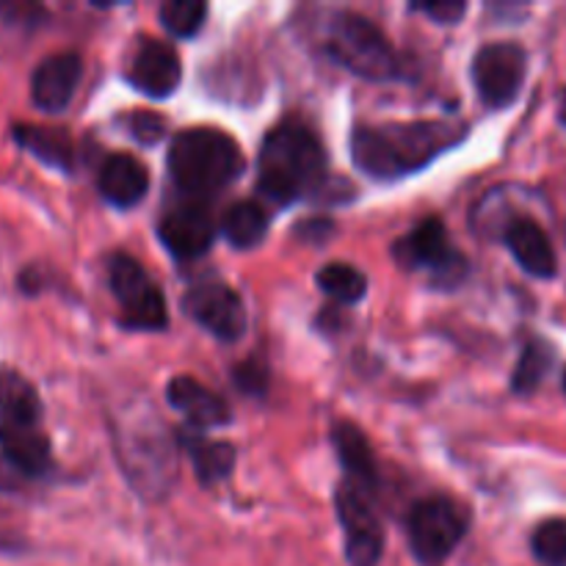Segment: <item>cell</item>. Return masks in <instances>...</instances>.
I'll list each match as a JSON object with an SVG mask.
<instances>
[{
	"label": "cell",
	"mask_w": 566,
	"mask_h": 566,
	"mask_svg": "<svg viewBox=\"0 0 566 566\" xmlns=\"http://www.w3.org/2000/svg\"><path fill=\"white\" fill-rule=\"evenodd\" d=\"M464 138V127L453 122H387V125H357L352 133L354 164L370 177L396 180L426 169Z\"/></svg>",
	"instance_id": "cell-1"
},
{
	"label": "cell",
	"mask_w": 566,
	"mask_h": 566,
	"mask_svg": "<svg viewBox=\"0 0 566 566\" xmlns=\"http://www.w3.org/2000/svg\"><path fill=\"white\" fill-rule=\"evenodd\" d=\"M326 177V149L302 119H285L265 136L258 160V188L276 205L315 191Z\"/></svg>",
	"instance_id": "cell-2"
},
{
	"label": "cell",
	"mask_w": 566,
	"mask_h": 566,
	"mask_svg": "<svg viewBox=\"0 0 566 566\" xmlns=\"http://www.w3.org/2000/svg\"><path fill=\"white\" fill-rule=\"evenodd\" d=\"M243 171V149L219 127H188L169 147V175L182 193L205 199Z\"/></svg>",
	"instance_id": "cell-3"
},
{
	"label": "cell",
	"mask_w": 566,
	"mask_h": 566,
	"mask_svg": "<svg viewBox=\"0 0 566 566\" xmlns=\"http://www.w3.org/2000/svg\"><path fill=\"white\" fill-rule=\"evenodd\" d=\"M324 50L332 61L365 81H392L401 75V61L390 39L357 11L329 14L324 25Z\"/></svg>",
	"instance_id": "cell-4"
},
{
	"label": "cell",
	"mask_w": 566,
	"mask_h": 566,
	"mask_svg": "<svg viewBox=\"0 0 566 566\" xmlns=\"http://www.w3.org/2000/svg\"><path fill=\"white\" fill-rule=\"evenodd\" d=\"M468 509L453 497L431 495L412 509L407 520L409 547L423 566H446L468 534Z\"/></svg>",
	"instance_id": "cell-5"
},
{
	"label": "cell",
	"mask_w": 566,
	"mask_h": 566,
	"mask_svg": "<svg viewBox=\"0 0 566 566\" xmlns=\"http://www.w3.org/2000/svg\"><path fill=\"white\" fill-rule=\"evenodd\" d=\"M108 282L114 298L119 302L122 324L147 332L164 329L169 324L164 293L149 280V274L136 258L116 252L108 260Z\"/></svg>",
	"instance_id": "cell-6"
},
{
	"label": "cell",
	"mask_w": 566,
	"mask_h": 566,
	"mask_svg": "<svg viewBox=\"0 0 566 566\" xmlns=\"http://www.w3.org/2000/svg\"><path fill=\"white\" fill-rule=\"evenodd\" d=\"M392 254L403 269L426 271L431 274V280L442 282V285H453L468 271V260L453 247L448 227L440 219H426L423 224L407 232L401 241H396Z\"/></svg>",
	"instance_id": "cell-7"
},
{
	"label": "cell",
	"mask_w": 566,
	"mask_h": 566,
	"mask_svg": "<svg viewBox=\"0 0 566 566\" xmlns=\"http://www.w3.org/2000/svg\"><path fill=\"white\" fill-rule=\"evenodd\" d=\"M337 520L346 536V558L352 566H379L385 553V528L370 503V492L354 481H343L335 492Z\"/></svg>",
	"instance_id": "cell-8"
},
{
	"label": "cell",
	"mask_w": 566,
	"mask_h": 566,
	"mask_svg": "<svg viewBox=\"0 0 566 566\" xmlns=\"http://www.w3.org/2000/svg\"><path fill=\"white\" fill-rule=\"evenodd\" d=\"M528 72V55L514 42H492L475 53L473 83L490 108H506L520 97Z\"/></svg>",
	"instance_id": "cell-9"
},
{
	"label": "cell",
	"mask_w": 566,
	"mask_h": 566,
	"mask_svg": "<svg viewBox=\"0 0 566 566\" xmlns=\"http://www.w3.org/2000/svg\"><path fill=\"white\" fill-rule=\"evenodd\" d=\"M182 310L188 318H193L202 329L224 343L241 340V335L247 332V310H243L241 296L224 282L193 285L182 298Z\"/></svg>",
	"instance_id": "cell-10"
},
{
	"label": "cell",
	"mask_w": 566,
	"mask_h": 566,
	"mask_svg": "<svg viewBox=\"0 0 566 566\" xmlns=\"http://www.w3.org/2000/svg\"><path fill=\"white\" fill-rule=\"evenodd\" d=\"M158 238L166 252L180 260H193L210 249L216 238L213 210L202 199H186L160 216Z\"/></svg>",
	"instance_id": "cell-11"
},
{
	"label": "cell",
	"mask_w": 566,
	"mask_h": 566,
	"mask_svg": "<svg viewBox=\"0 0 566 566\" xmlns=\"http://www.w3.org/2000/svg\"><path fill=\"white\" fill-rule=\"evenodd\" d=\"M83 75V61L77 53H53L33 70L31 99L44 114H61L75 97Z\"/></svg>",
	"instance_id": "cell-12"
},
{
	"label": "cell",
	"mask_w": 566,
	"mask_h": 566,
	"mask_svg": "<svg viewBox=\"0 0 566 566\" xmlns=\"http://www.w3.org/2000/svg\"><path fill=\"white\" fill-rule=\"evenodd\" d=\"M180 55H177L175 48H169V44L147 39V42L136 50V55H133L130 83L142 94H147V97H169V94H175L177 86H180Z\"/></svg>",
	"instance_id": "cell-13"
},
{
	"label": "cell",
	"mask_w": 566,
	"mask_h": 566,
	"mask_svg": "<svg viewBox=\"0 0 566 566\" xmlns=\"http://www.w3.org/2000/svg\"><path fill=\"white\" fill-rule=\"evenodd\" d=\"M166 398L171 407L191 423V429H216L230 423L232 412L221 396L191 376H175L166 387Z\"/></svg>",
	"instance_id": "cell-14"
},
{
	"label": "cell",
	"mask_w": 566,
	"mask_h": 566,
	"mask_svg": "<svg viewBox=\"0 0 566 566\" xmlns=\"http://www.w3.org/2000/svg\"><path fill=\"white\" fill-rule=\"evenodd\" d=\"M0 457L28 479H39L50 470V442L42 426L0 423Z\"/></svg>",
	"instance_id": "cell-15"
},
{
	"label": "cell",
	"mask_w": 566,
	"mask_h": 566,
	"mask_svg": "<svg viewBox=\"0 0 566 566\" xmlns=\"http://www.w3.org/2000/svg\"><path fill=\"white\" fill-rule=\"evenodd\" d=\"M99 193L116 208H130L144 199L149 188V171L138 158L127 153H116L105 158L97 177Z\"/></svg>",
	"instance_id": "cell-16"
},
{
	"label": "cell",
	"mask_w": 566,
	"mask_h": 566,
	"mask_svg": "<svg viewBox=\"0 0 566 566\" xmlns=\"http://www.w3.org/2000/svg\"><path fill=\"white\" fill-rule=\"evenodd\" d=\"M506 247L509 252L514 254V260H517L528 274L542 276V280L556 276V252H553V243L551 238H547V232L542 230L536 221L514 219L506 230Z\"/></svg>",
	"instance_id": "cell-17"
},
{
	"label": "cell",
	"mask_w": 566,
	"mask_h": 566,
	"mask_svg": "<svg viewBox=\"0 0 566 566\" xmlns=\"http://www.w3.org/2000/svg\"><path fill=\"white\" fill-rule=\"evenodd\" d=\"M332 442L340 457L343 468H346V481H354L363 490H374L376 486V459L368 446V437L357 429L354 423H337L332 429Z\"/></svg>",
	"instance_id": "cell-18"
},
{
	"label": "cell",
	"mask_w": 566,
	"mask_h": 566,
	"mask_svg": "<svg viewBox=\"0 0 566 566\" xmlns=\"http://www.w3.org/2000/svg\"><path fill=\"white\" fill-rule=\"evenodd\" d=\"M42 401L31 381L17 370H0V423L39 426Z\"/></svg>",
	"instance_id": "cell-19"
},
{
	"label": "cell",
	"mask_w": 566,
	"mask_h": 566,
	"mask_svg": "<svg viewBox=\"0 0 566 566\" xmlns=\"http://www.w3.org/2000/svg\"><path fill=\"white\" fill-rule=\"evenodd\" d=\"M180 440L186 446L188 457L193 459V468H197L202 484H216V481L227 479L235 468V448L230 442L208 440V437L191 429H182Z\"/></svg>",
	"instance_id": "cell-20"
},
{
	"label": "cell",
	"mask_w": 566,
	"mask_h": 566,
	"mask_svg": "<svg viewBox=\"0 0 566 566\" xmlns=\"http://www.w3.org/2000/svg\"><path fill=\"white\" fill-rule=\"evenodd\" d=\"M14 142L39 160L61 171H72V160H75V149H72L70 136L64 130H53V127L39 125H14Z\"/></svg>",
	"instance_id": "cell-21"
},
{
	"label": "cell",
	"mask_w": 566,
	"mask_h": 566,
	"mask_svg": "<svg viewBox=\"0 0 566 566\" xmlns=\"http://www.w3.org/2000/svg\"><path fill=\"white\" fill-rule=\"evenodd\" d=\"M269 232V216L258 202H238L221 219V235L235 249H252Z\"/></svg>",
	"instance_id": "cell-22"
},
{
	"label": "cell",
	"mask_w": 566,
	"mask_h": 566,
	"mask_svg": "<svg viewBox=\"0 0 566 566\" xmlns=\"http://www.w3.org/2000/svg\"><path fill=\"white\" fill-rule=\"evenodd\" d=\"M321 291L337 304H354L368 293V276L348 263H329L315 274Z\"/></svg>",
	"instance_id": "cell-23"
},
{
	"label": "cell",
	"mask_w": 566,
	"mask_h": 566,
	"mask_svg": "<svg viewBox=\"0 0 566 566\" xmlns=\"http://www.w3.org/2000/svg\"><path fill=\"white\" fill-rule=\"evenodd\" d=\"M551 365H553V352L545 340L525 343L523 354H520V363L512 376L514 392H523V396L534 392L536 387L542 385V379L547 376Z\"/></svg>",
	"instance_id": "cell-24"
},
{
	"label": "cell",
	"mask_w": 566,
	"mask_h": 566,
	"mask_svg": "<svg viewBox=\"0 0 566 566\" xmlns=\"http://www.w3.org/2000/svg\"><path fill=\"white\" fill-rule=\"evenodd\" d=\"M531 551L542 566H566V520L553 517L536 525Z\"/></svg>",
	"instance_id": "cell-25"
},
{
	"label": "cell",
	"mask_w": 566,
	"mask_h": 566,
	"mask_svg": "<svg viewBox=\"0 0 566 566\" xmlns=\"http://www.w3.org/2000/svg\"><path fill=\"white\" fill-rule=\"evenodd\" d=\"M208 17V6L199 0H166L160 6V22L171 36H193Z\"/></svg>",
	"instance_id": "cell-26"
},
{
	"label": "cell",
	"mask_w": 566,
	"mask_h": 566,
	"mask_svg": "<svg viewBox=\"0 0 566 566\" xmlns=\"http://www.w3.org/2000/svg\"><path fill=\"white\" fill-rule=\"evenodd\" d=\"M130 130L142 144H155L164 138L166 119L160 114H153V111H136L130 116Z\"/></svg>",
	"instance_id": "cell-27"
},
{
	"label": "cell",
	"mask_w": 566,
	"mask_h": 566,
	"mask_svg": "<svg viewBox=\"0 0 566 566\" xmlns=\"http://www.w3.org/2000/svg\"><path fill=\"white\" fill-rule=\"evenodd\" d=\"M415 9L429 14L434 22H446V25H451V22L462 20L468 14V3H457V0H446V3H415Z\"/></svg>",
	"instance_id": "cell-28"
},
{
	"label": "cell",
	"mask_w": 566,
	"mask_h": 566,
	"mask_svg": "<svg viewBox=\"0 0 566 566\" xmlns=\"http://www.w3.org/2000/svg\"><path fill=\"white\" fill-rule=\"evenodd\" d=\"M235 385L241 390L254 392V396H263L265 392V374L258 363H243L235 368Z\"/></svg>",
	"instance_id": "cell-29"
},
{
	"label": "cell",
	"mask_w": 566,
	"mask_h": 566,
	"mask_svg": "<svg viewBox=\"0 0 566 566\" xmlns=\"http://www.w3.org/2000/svg\"><path fill=\"white\" fill-rule=\"evenodd\" d=\"M3 464H9V462H6V459L0 457V490H3V484H6V479H3Z\"/></svg>",
	"instance_id": "cell-30"
},
{
	"label": "cell",
	"mask_w": 566,
	"mask_h": 566,
	"mask_svg": "<svg viewBox=\"0 0 566 566\" xmlns=\"http://www.w3.org/2000/svg\"><path fill=\"white\" fill-rule=\"evenodd\" d=\"M558 114H562V122L566 125V92H564V97H562V111H558Z\"/></svg>",
	"instance_id": "cell-31"
},
{
	"label": "cell",
	"mask_w": 566,
	"mask_h": 566,
	"mask_svg": "<svg viewBox=\"0 0 566 566\" xmlns=\"http://www.w3.org/2000/svg\"><path fill=\"white\" fill-rule=\"evenodd\" d=\"M564 392H566V370H564Z\"/></svg>",
	"instance_id": "cell-32"
}]
</instances>
